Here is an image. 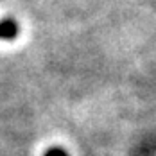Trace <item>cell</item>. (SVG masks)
Instances as JSON below:
<instances>
[{"mask_svg": "<svg viewBox=\"0 0 156 156\" xmlns=\"http://www.w3.org/2000/svg\"><path fill=\"white\" fill-rule=\"evenodd\" d=\"M18 34V25L13 18L0 20V40H15Z\"/></svg>", "mask_w": 156, "mask_h": 156, "instance_id": "cell-1", "label": "cell"}, {"mask_svg": "<svg viewBox=\"0 0 156 156\" xmlns=\"http://www.w3.org/2000/svg\"><path fill=\"white\" fill-rule=\"evenodd\" d=\"M45 156H68V154L63 149H59V147H54V149H48Z\"/></svg>", "mask_w": 156, "mask_h": 156, "instance_id": "cell-2", "label": "cell"}]
</instances>
